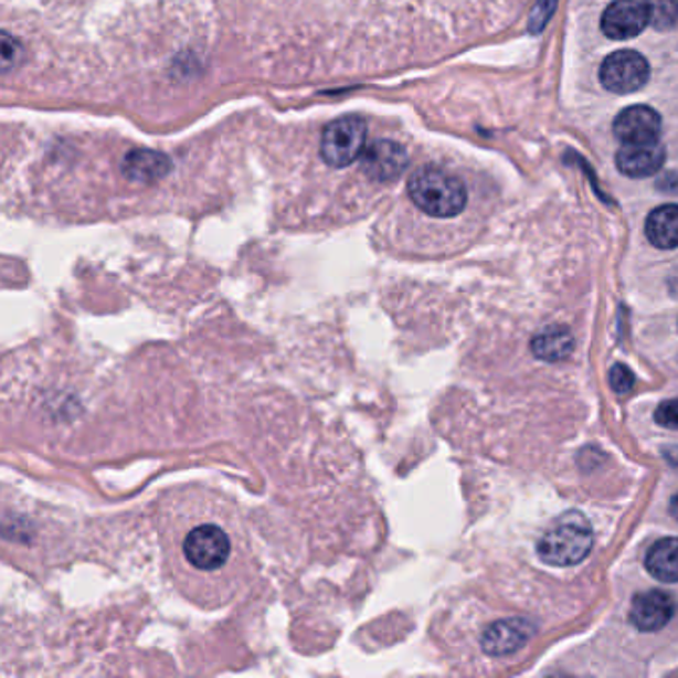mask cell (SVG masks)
I'll use <instances>...</instances> for the list:
<instances>
[{"label":"cell","instance_id":"6da1fadb","mask_svg":"<svg viewBox=\"0 0 678 678\" xmlns=\"http://www.w3.org/2000/svg\"><path fill=\"white\" fill-rule=\"evenodd\" d=\"M153 521L166 573L193 605L225 607L255 583V545L240 504L227 494L200 484L168 489Z\"/></svg>","mask_w":678,"mask_h":678},{"label":"cell","instance_id":"7a4b0ae2","mask_svg":"<svg viewBox=\"0 0 678 678\" xmlns=\"http://www.w3.org/2000/svg\"><path fill=\"white\" fill-rule=\"evenodd\" d=\"M409 195L422 213L436 220H452L466 210L468 190L458 176L442 168H420L409 180Z\"/></svg>","mask_w":678,"mask_h":678},{"label":"cell","instance_id":"3957f363","mask_svg":"<svg viewBox=\"0 0 678 678\" xmlns=\"http://www.w3.org/2000/svg\"><path fill=\"white\" fill-rule=\"evenodd\" d=\"M595 538L593 528L581 513H568L539 539L538 555L553 568H571L587 558Z\"/></svg>","mask_w":678,"mask_h":678},{"label":"cell","instance_id":"277c9868","mask_svg":"<svg viewBox=\"0 0 678 678\" xmlns=\"http://www.w3.org/2000/svg\"><path fill=\"white\" fill-rule=\"evenodd\" d=\"M367 140V121L359 116L340 118L327 126L320 140V156L330 168H347L362 156Z\"/></svg>","mask_w":678,"mask_h":678},{"label":"cell","instance_id":"5b68a950","mask_svg":"<svg viewBox=\"0 0 678 678\" xmlns=\"http://www.w3.org/2000/svg\"><path fill=\"white\" fill-rule=\"evenodd\" d=\"M598 78L613 94H633L647 84L650 66L637 51H617L603 61Z\"/></svg>","mask_w":678,"mask_h":678},{"label":"cell","instance_id":"8992f818","mask_svg":"<svg viewBox=\"0 0 678 678\" xmlns=\"http://www.w3.org/2000/svg\"><path fill=\"white\" fill-rule=\"evenodd\" d=\"M650 24L647 2L615 0L601 17V31L613 41L635 39Z\"/></svg>","mask_w":678,"mask_h":678},{"label":"cell","instance_id":"52a82bcc","mask_svg":"<svg viewBox=\"0 0 678 678\" xmlns=\"http://www.w3.org/2000/svg\"><path fill=\"white\" fill-rule=\"evenodd\" d=\"M360 168L370 180L389 183L409 168V153L396 141H372L360 156Z\"/></svg>","mask_w":678,"mask_h":678},{"label":"cell","instance_id":"ba28073f","mask_svg":"<svg viewBox=\"0 0 678 678\" xmlns=\"http://www.w3.org/2000/svg\"><path fill=\"white\" fill-rule=\"evenodd\" d=\"M677 613V603L665 591L650 589L638 593L631 605V623L643 633H657L667 627Z\"/></svg>","mask_w":678,"mask_h":678},{"label":"cell","instance_id":"9c48e42d","mask_svg":"<svg viewBox=\"0 0 678 678\" xmlns=\"http://www.w3.org/2000/svg\"><path fill=\"white\" fill-rule=\"evenodd\" d=\"M536 625L529 618L509 617L486 628L481 635V648L489 657H506L516 653L533 637Z\"/></svg>","mask_w":678,"mask_h":678},{"label":"cell","instance_id":"30bf717a","mask_svg":"<svg viewBox=\"0 0 678 678\" xmlns=\"http://www.w3.org/2000/svg\"><path fill=\"white\" fill-rule=\"evenodd\" d=\"M663 120L657 110L648 106H631L618 114L613 121V131L623 144H647L657 141Z\"/></svg>","mask_w":678,"mask_h":678},{"label":"cell","instance_id":"8fae6325","mask_svg":"<svg viewBox=\"0 0 678 678\" xmlns=\"http://www.w3.org/2000/svg\"><path fill=\"white\" fill-rule=\"evenodd\" d=\"M667 160V150L660 141L625 144L617 151V168L628 178H650L660 171Z\"/></svg>","mask_w":678,"mask_h":678},{"label":"cell","instance_id":"7c38bea8","mask_svg":"<svg viewBox=\"0 0 678 678\" xmlns=\"http://www.w3.org/2000/svg\"><path fill=\"white\" fill-rule=\"evenodd\" d=\"M171 161L168 156L153 150H134L121 161L124 176L138 183H151L168 176Z\"/></svg>","mask_w":678,"mask_h":678},{"label":"cell","instance_id":"4fadbf2b","mask_svg":"<svg viewBox=\"0 0 678 678\" xmlns=\"http://www.w3.org/2000/svg\"><path fill=\"white\" fill-rule=\"evenodd\" d=\"M648 243L657 250L670 251L678 247V205L667 203L648 213L645 223Z\"/></svg>","mask_w":678,"mask_h":678},{"label":"cell","instance_id":"5bb4252c","mask_svg":"<svg viewBox=\"0 0 678 678\" xmlns=\"http://www.w3.org/2000/svg\"><path fill=\"white\" fill-rule=\"evenodd\" d=\"M575 349V339L565 327H548V329L539 330L538 335L531 340V352L539 360H548V362H559L571 357V352Z\"/></svg>","mask_w":678,"mask_h":678},{"label":"cell","instance_id":"9a60e30c","mask_svg":"<svg viewBox=\"0 0 678 678\" xmlns=\"http://www.w3.org/2000/svg\"><path fill=\"white\" fill-rule=\"evenodd\" d=\"M645 568L660 583H678V538H665L648 549Z\"/></svg>","mask_w":678,"mask_h":678},{"label":"cell","instance_id":"2e32d148","mask_svg":"<svg viewBox=\"0 0 678 678\" xmlns=\"http://www.w3.org/2000/svg\"><path fill=\"white\" fill-rule=\"evenodd\" d=\"M650 27L655 31H670L678 22V0H647Z\"/></svg>","mask_w":678,"mask_h":678},{"label":"cell","instance_id":"e0dca14e","mask_svg":"<svg viewBox=\"0 0 678 678\" xmlns=\"http://www.w3.org/2000/svg\"><path fill=\"white\" fill-rule=\"evenodd\" d=\"M611 386L617 392V394H627L635 386V374L633 370L625 367V364H615L611 369Z\"/></svg>","mask_w":678,"mask_h":678},{"label":"cell","instance_id":"ac0fdd59","mask_svg":"<svg viewBox=\"0 0 678 678\" xmlns=\"http://www.w3.org/2000/svg\"><path fill=\"white\" fill-rule=\"evenodd\" d=\"M655 420L663 428L678 430V399L667 400V402L658 404Z\"/></svg>","mask_w":678,"mask_h":678},{"label":"cell","instance_id":"d6986e66","mask_svg":"<svg viewBox=\"0 0 678 678\" xmlns=\"http://www.w3.org/2000/svg\"><path fill=\"white\" fill-rule=\"evenodd\" d=\"M555 2H558V0H539L536 11L531 12V24H529L531 31L539 32L545 27V22H548L549 17H551V12L555 9Z\"/></svg>","mask_w":678,"mask_h":678},{"label":"cell","instance_id":"ffe728a7","mask_svg":"<svg viewBox=\"0 0 678 678\" xmlns=\"http://www.w3.org/2000/svg\"><path fill=\"white\" fill-rule=\"evenodd\" d=\"M17 54H21L19 42L12 41L9 34H4L2 36V66H4V71H9V68L17 64V62L12 61V56H17Z\"/></svg>","mask_w":678,"mask_h":678},{"label":"cell","instance_id":"44dd1931","mask_svg":"<svg viewBox=\"0 0 678 678\" xmlns=\"http://www.w3.org/2000/svg\"><path fill=\"white\" fill-rule=\"evenodd\" d=\"M668 513L678 521V491L670 499V504H668Z\"/></svg>","mask_w":678,"mask_h":678}]
</instances>
